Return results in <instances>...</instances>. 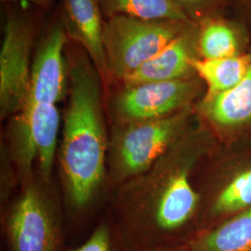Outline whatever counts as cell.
Masks as SVG:
<instances>
[{
	"mask_svg": "<svg viewBox=\"0 0 251 251\" xmlns=\"http://www.w3.org/2000/svg\"><path fill=\"white\" fill-rule=\"evenodd\" d=\"M68 46L69 100L61 160L73 203L85 206L104 174L106 140L100 73L80 46Z\"/></svg>",
	"mask_w": 251,
	"mask_h": 251,
	"instance_id": "1",
	"label": "cell"
},
{
	"mask_svg": "<svg viewBox=\"0 0 251 251\" xmlns=\"http://www.w3.org/2000/svg\"><path fill=\"white\" fill-rule=\"evenodd\" d=\"M192 23L121 15L108 18L102 32L107 74L123 80L160 52Z\"/></svg>",
	"mask_w": 251,
	"mask_h": 251,
	"instance_id": "2",
	"label": "cell"
},
{
	"mask_svg": "<svg viewBox=\"0 0 251 251\" xmlns=\"http://www.w3.org/2000/svg\"><path fill=\"white\" fill-rule=\"evenodd\" d=\"M0 50V115L4 119L26 104L31 55L36 44L37 23L25 11L9 9L3 25Z\"/></svg>",
	"mask_w": 251,
	"mask_h": 251,
	"instance_id": "3",
	"label": "cell"
},
{
	"mask_svg": "<svg viewBox=\"0 0 251 251\" xmlns=\"http://www.w3.org/2000/svg\"><path fill=\"white\" fill-rule=\"evenodd\" d=\"M202 88L198 76L123 86L113 97L112 112L123 126L170 117L190 107Z\"/></svg>",
	"mask_w": 251,
	"mask_h": 251,
	"instance_id": "4",
	"label": "cell"
},
{
	"mask_svg": "<svg viewBox=\"0 0 251 251\" xmlns=\"http://www.w3.org/2000/svg\"><path fill=\"white\" fill-rule=\"evenodd\" d=\"M190 107L170 117L123 126L117 139V172L128 177L146 171L183 131Z\"/></svg>",
	"mask_w": 251,
	"mask_h": 251,
	"instance_id": "5",
	"label": "cell"
},
{
	"mask_svg": "<svg viewBox=\"0 0 251 251\" xmlns=\"http://www.w3.org/2000/svg\"><path fill=\"white\" fill-rule=\"evenodd\" d=\"M69 38L60 13L37 41L31 66L26 106L56 105L69 84V65L65 47Z\"/></svg>",
	"mask_w": 251,
	"mask_h": 251,
	"instance_id": "6",
	"label": "cell"
},
{
	"mask_svg": "<svg viewBox=\"0 0 251 251\" xmlns=\"http://www.w3.org/2000/svg\"><path fill=\"white\" fill-rule=\"evenodd\" d=\"M9 251H60L59 222L41 193L27 189L5 222Z\"/></svg>",
	"mask_w": 251,
	"mask_h": 251,
	"instance_id": "7",
	"label": "cell"
},
{
	"mask_svg": "<svg viewBox=\"0 0 251 251\" xmlns=\"http://www.w3.org/2000/svg\"><path fill=\"white\" fill-rule=\"evenodd\" d=\"M60 126V114L54 104H35L14 115L11 132L14 133L15 157L24 169L36 161L45 179H50Z\"/></svg>",
	"mask_w": 251,
	"mask_h": 251,
	"instance_id": "8",
	"label": "cell"
},
{
	"mask_svg": "<svg viewBox=\"0 0 251 251\" xmlns=\"http://www.w3.org/2000/svg\"><path fill=\"white\" fill-rule=\"evenodd\" d=\"M198 24L192 23L160 52L121 81L123 86L146 82L179 80L198 76L192 62L198 52Z\"/></svg>",
	"mask_w": 251,
	"mask_h": 251,
	"instance_id": "9",
	"label": "cell"
},
{
	"mask_svg": "<svg viewBox=\"0 0 251 251\" xmlns=\"http://www.w3.org/2000/svg\"><path fill=\"white\" fill-rule=\"evenodd\" d=\"M60 15L69 40L88 53L100 75L107 74L99 0H62Z\"/></svg>",
	"mask_w": 251,
	"mask_h": 251,
	"instance_id": "10",
	"label": "cell"
},
{
	"mask_svg": "<svg viewBox=\"0 0 251 251\" xmlns=\"http://www.w3.org/2000/svg\"><path fill=\"white\" fill-rule=\"evenodd\" d=\"M201 111L213 124L235 127L251 121V67L246 76L232 89L201 101Z\"/></svg>",
	"mask_w": 251,
	"mask_h": 251,
	"instance_id": "11",
	"label": "cell"
},
{
	"mask_svg": "<svg viewBox=\"0 0 251 251\" xmlns=\"http://www.w3.org/2000/svg\"><path fill=\"white\" fill-rule=\"evenodd\" d=\"M186 246L191 251H251V207L198 233Z\"/></svg>",
	"mask_w": 251,
	"mask_h": 251,
	"instance_id": "12",
	"label": "cell"
},
{
	"mask_svg": "<svg viewBox=\"0 0 251 251\" xmlns=\"http://www.w3.org/2000/svg\"><path fill=\"white\" fill-rule=\"evenodd\" d=\"M192 66L198 77L206 83L205 96H211L237 85L251 67V54H239L223 59L197 58Z\"/></svg>",
	"mask_w": 251,
	"mask_h": 251,
	"instance_id": "13",
	"label": "cell"
},
{
	"mask_svg": "<svg viewBox=\"0 0 251 251\" xmlns=\"http://www.w3.org/2000/svg\"><path fill=\"white\" fill-rule=\"evenodd\" d=\"M99 3L107 19L121 15L144 20L192 22L183 9L172 0H99Z\"/></svg>",
	"mask_w": 251,
	"mask_h": 251,
	"instance_id": "14",
	"label": "cell"
},
{
	"mask_svg": "<svg viewBox=\"0 0 251 251\" xmlns=\"http://www.w3.org/2000/svg\"><path fill=\"white\" fill-rule=\"evenodd\" d=\"M198 52L201 59H223L239 55L240 39L235 29L214 17L198 24Z\"/></svg>",
	"mask_w": 251,
	"mask_h": 251,
	"instance_id": "15",
	"label": "cell"
},
{
	"mask_svg": "<svg viewBox=\"0 0 251 251\" xmlns=\"http://www.w3.org/2000/svg\"><path fill=\"white\" fill-rule=\"evenodd\" d=\"M251 207V168L233 177L219 194L213 206L217 215L238 213Z\"/></svg>",
	"mask_w": 251,
	"mask_h": 251,
	"instance_id": "16",
	"label": "cell"
},
{
	"mask_svg": "<svg viewBox=\"0 0 251 251\" xmlns=\"http://www.w3.org/2000/svg\"><path fill=\"white\" fill-rule=\"evenodd\" d=\"M69 251H129L122 233H115L107 225L98 226L79 247Z\"/></svg>",
	"mask_w": 251,
	"mask_h": 251,
	"instance_id": "17",
	"label": "cell"
},
{
	"mask_svg": "<svg viewBox=\"0 0 251 251\" xmlns=\"http://www.w3.org/2000/svg\"><path fill=\"white\" fill-rule=\"evenodd\" d=\"M187 13L189 18L196 24L212 18L220 0H172Z\"/></svg>",
	"mask_w": 251,
	"mask_h": 251,
	"instance_id": "18",
	"label": "cell"
},
{
	"mask_svg": "<svg viewBox=\"0 0 251 251\" xmlns=\"http://www.w3.org/2000/svg\"><path fill=\"white\" fill-rule=\"evenodd\" d=\"M19 1H22V0H1V2L3 3H9V4L17 3ZM24 1H27L31 4L36 5L38 8L43 9H50L54 2V0H24Z\"/></svg>",
	"mask_w": 251,
	"mask_h": 251,
	"instance_id": "19",
	"label": "cell"
},
{
	"mask_svg": "<svg viewBox=\"0 0 251 251\" xmlns=\"http://www.w3.org/2000/svg\"><path fill=\"white\" fill-rule=\"evenodd\" d=\"M134 251H191L189 250L188 247L186 248H167V247H154V248H149V249H144Z\"/></svg>",
	"mask_w": 251,
	"mask_h": 251,
	"instance_id": "20",
	"label": "cell"
}]
</instances>
